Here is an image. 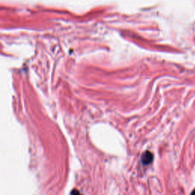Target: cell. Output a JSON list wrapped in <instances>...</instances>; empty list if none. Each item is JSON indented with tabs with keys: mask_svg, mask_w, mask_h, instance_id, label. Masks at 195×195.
I'll return each mask as SVG.
<instances>
[{
	"mask_svg": "<svg viewBox=\"0 0 195 195\" xmlns=\"http://www.w3.org/2000/svg\"><path fill=\"white\" fill-rule=\"evenodd\" d=\"M143 162H144L145 164H148L150 163V162H152V160H153V155L150 153V152H146L145 154L143 155Z\"/></svg>",
	"mask_w": 195,
	"mask_h": 195,
	"instance_id": "obj_1",
	"label": "cell"
}]
</instances>
